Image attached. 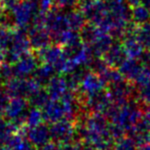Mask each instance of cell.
I'll return each instance as SVG.
<instances>
[{
  "label": "cell",
  "instance_id": "25",
  "mask_svg": "<svg viewBox=\"0 0 150 150\" xmlns=\"http://www.w3.org/2000/svg\"><path fill=\"white\" fill-rule=\"evenodd\" d=\"M135 88V98L139 103H142L144 107H150V81Z\"/></svg>",
  "mask_w": 150,
  "mask_h": 150
},
{
  "label": "cell",
  "instance_id": "21",
  "mask_svg": "<svg viewBox=\"0 0 150 150\" xmlns=\"http://www.w3.org/2000/svg\"><path fill=\"white\" fill-rule=\"evenodd\" d=\"M131 20L136 25L150 22V11L142 4L133 7V10L131 11Z\"/></svg>",
  "mask_w": 150,
  "mask_h": 150
},
{
  "label": "cell",
  "instance_id": "7",
  "mask_svg": "<svg viewBox=\"0 0 150 150\" xmlns=\"http://www.w3.org/2000/svg\"><path fill=\"white\" fill-rule=\"evenodd\" d=\"M105 86V82L99 74L88 72L86 75L84 80H82L77 92L80 93L82 96H89V95L97 93L101 90H104Z\"/></svg>",
  "mask_w": 150,
  "mask_h": 150
},
{
  "label": "cell",
  "instance_id": "10",
  "mask_svg": "<svg viewBox=\"0 0 150 150\" xmlns=\"http://www.w3.org/2000/svg\"><path fill=\"white\" fill-rule=\"evenodd\" d=\"M103 58L106 62L108 66L117 68L127 58V55L125 53L123 44L120 42H115L112 43L109 49L104 54Z\"/></svg>",
  "mask_w": 150,
  "mask_h": 150
},
{
  "label": "cell",
  "instance_id": "5",
  "mask_svg": "<svg viewBox=\"0 0 150 150\" xmlns=\"http://www.w3.org/2000/svg\"><path fill=\"white\" fill-rule=\"evenodd\" d=\"M108 95L110 96L112 102L114 103H122L129 98H131L135 95V86L128 80L124 78L123 80L115 82V83L108 85Z\"/></svg>",
  "mask_w": 150,
  "mask_h": 150
},
{
  "label": "cell",
  "instance_id": "34",
  "mask_svg": "<svg viewBox=\"0 0 150 150\" xmlns=\"http://www.w3.org/2000/svg\"><path fill=\"white\" fill-rule=\"evenodd\" d=\"M140 4H142L145 8H147L150 11V0H140Z\"/></svg>",
  "mask_w": 150,
  "mask_h": 150
},
{
  "label": "cell",
  "instance_id": "24",
  "mask_svg": "<svg viewBox=\"0 0 150 150\" xmlns=\"http://www.w3.org/2000/svg\"><path fill=\"white\" fill-rule=\"evenodd\" d=\"M100 76L102 78V80H104L105 85H109L115 82L121 81L124 80L123 75L120 73L119 69H116L114 67H108L104 72H102L100 74Z\"/></svg>",
  "mask_w": 150,
  "mask_h": 150
},
{
  "label": "cell",
  "instance_id": "4",
  "mask_svg": "<svg viewBox=\"0 0 150 150\" xmlns=\"http://www.w3.org/2000/svg\"><path fill=\"white\" fill-rule=\"evenodd\" d=\"M40 58L37 55L31 54L29 51L22 54L18 60L13 63V76L18 78H27L33 75L35 69L40 65Z\"/></svg>",
  "mask_w": 150,
  "mask_h": 150
},
{
  "label": "cell",
  "instance_id": "14",
  "mask_svg": "<svg viewBox=\"0 0 150 150\" xmlns=\"http://www.w3.org/2000/svg\"><path fill=\"white\" fill-rule=\"evenodd\" d=\"M46 89L50 100H61L69 90L65 78L55 75L50 78L48 85L46 86Z\"/></svg>",
  "mask_w": 150,
  "mask_h": 150
},
{
  "label": "cell",
  "instance_id": "27",
  "mask_svg": "<svg viewBox=\"0 0 150 150\" xmlns=\"http://www.w3.org/2000/svg\"><path fill=\"white\" fill-rule=\"evenodd\" d=\"M13 77V70L11 64L3 61L0 64V85H4Z\"/></svg>",
  "mask_w": 150,
  "mask_h": 150
},
{
  "label": "cell",
  "instance_id": "22",
  "mask_svg": "<svg viewBox=\"0 0 150 150\" xmlns=\"http://www.w3.org/2000/svg\"><path fill=\"white\" fill-rule=\"evenodd\" d=\"M136 37L144 49L150 50V22L137 26Z\"/></svg>",
  "mask_w": 150,
  "mask_h": 150
},
{
  "label": "cell",
  "instance_id": "35",
  "mask_svg": "<svg viewBox=\"0 0 150 150\" xmlns=\"http://www.w3.org/2000/svg\"><path fill=\"white\" fill-rule=\"evenodd\" d=\"M0 150H11L8 146H6V145H4V146H2L1 148H0Z\"/></svg>",
  "mask_w": 150,
  "mask_h": 150
},
{
  "label": "cell",
  "instance_id": "26",
  "mask_svg": "<svg viewBox=\"0 0 150 150\" xmlns=\"http://www.w3.org/2000/svg\"><path fill=\"white\" fill-rule=\"evenodd\" d=\"M137 144L132 137L124 136L115 141L113 145L114 150H136Z\"/></svg>",
  "mask_w": 150,
  "mask_h": 150
},
{
  "label": "cell",
  "instance_id": "30",
  "mask_svg": "<svg viewBox=\"0 0 150 150\" xmlns=\"http://www.w3.org/2000/svg\"><path fill=\"white\" fill-rule=\"evenodd\" d=\"M139 61L144 66L150 69V50L143 51V53H142V55L139 57Z\"/></svg>",
  "mask_w": 150,
  "mask_h": 150
},
{
  "label": "cell",
  "instance_id": "18",
  "mask_svg": "<svg viewBox=\"0 0 150 150\" xmlns=\"http://www.w3.org/2000/svg\"><path fill=\"white\" fill-rule=\"evenodd\" d=\"M67 21H68L69 28L73 31H80V29L85 25L86 17L81 11L73 9L66 10Z\"/></svg>",
  "mask_w": 150,
  "mask_h": 150
},
{
  "label": "cell",
  "instance_id": "32",
  "mask_svg": "<svg viewBox=\"0 0 150 150\" xmlns=\"http://www.w3.org/2000/svg\"><path fill=\"white\" fill-rule=\"evenodd\" d=\"M96 150H114L113 143H106L96 147Z\"/></svg>",
  "mask_w": 150,
  "mask_h": 150
},
{
  "label": "cell",
  "instance_id": "15",
  "mask_svg": "<svg viewBox=\"0 0 150 150\" xmlns=\"http://www.w3.org/2000/svg\"><path fill=\"white\" fill-rule=\"evenodd\" d=\"M88 72L86 71V67L83 65H78L76 68H74L69 73L65 74V80L67 82L69 90H71L73 92H77L80 87L82 80H84L86 75Z\"/></svg>",
  "mask_w": 150,
  "mask_h": 150
},
{
  "label": "cell",
  "instance_id": "13",
  "mask_svg": "<svg viewBox=\"0 0 150 150\" xmlns=\"http://www.w3.org/2000/svg\"><path fill=\"white\" fill-rule=\"evenodd\" d=\"M113 43V37L108 33L101 31L91 44L86 45L94 57H103Z\"/></svg>",
  "mask_w": 150,
  "mask_h": 150
},
{
  "label": "cell",
  "instance_id": "20",
  "mask_svg": "<svg viewBox=\"0 0 150 150\" xmlns=\"http://www.w3.org/2000/svg\"><path fill=\"white\" fill-rule=\"evenodd\" d=\"M50 100V98L48 92H47V89H45L44 87H40L28 98V102L33 107L41 109L48 103Z\"/></svg>",
  "mask_w": 150,
  "mask_h": 150
},
{
  "label": "cell",
  "instance_id": "23",
  "mask_svg": "<svg viewBox=\"0 0 150 150\" xmlns=\"http://www.w3.org/2000/svg\"><path fill=\"white\" fill-rule=\"evenodd\" d=\"M43 121H44V117H43V112L40 108L31 106V108L27 110L26 127H33V126L42 123Z\"/></svg>",
  "mask_w": 150,
  "mask_h": 150
},
{
  "label": "cell",
  "instance_id": "29",
  "mask_svg": "<svg viewBox=\"0 0 150 150\" xmlns=\"http://www.w3.org/2000/svg\"><path fill=\"white\" fill-rule=\"evenodd\" d=\"M10 100V96L7 93L3 85H0V116L4 115L5 109L8 105V102Z\"/></svg>",
  "mask_w": 150,
  "mask_h": 150
},
{
  "label": "cell",
  "instance_id": "16",
  "mask_svg": "<svg viewBox=\"0 0 150 150\" xmlns=\"http://www.w3.org/2000/svg\"><path fill=\"white\" fill-rule=\"evenodd\" d=\"M55 73L57 72L52 66L47 64V63H43L35 69V71L33 73V78H31L40 87H46L50 80V78L55 75Z\"/></svg>",
  "mask_w": 150,
  "mask_h": 150
},
{
  "label": "cell",
  "instance_id": "19",
  "mask_svg": "<svg viewBox=\"0 0 150 150\" xmlns=\"http://www.w3.org/2000/svg\"><path fill=\"white\" fill-rule=\"evenodd\" d=\"M101 30L99 27L96 26L93 23H88V24H85L84 26L80 29V38L81 40L85 43L86 45H89L93 42L96 37L100 34Z\"/></svg>",
  "mask_w": 150,
  "mask_h": 150
},
{
  "label": "cell",
  "instance_id": "33",
  "mask_svg": "<svg viewBox=\"0 0 150 150\" xmlns=\"http://www.w3.org/2000/svg\"><path fill=\"white\" fill-rule=\"evenodd\" d=\"M136 150H150V143L147 141V143L138 144L136 147Z\"/></svg>",
  "mask_w": 150,
  "mask_h": 150
},
{
  "label": "cell",
  "instance_id": "9",
  "mask_svg": "<svg viewBox=\"0 0 150 150\" xmlns=\"http://www.w3.org/2000/svg\"><path fill=\"white\" fill-rule=\"evenodd\" d=\"M42 109L44 121L50 123L66 119L65 105L61 100H50Z\"/></svg>",
  "mask_w": 150,
  "mask_h": 150
},
{
  "label": "cell",
  "instance_id": "28",
  "mask_svg": "<svg viewBox=\"0 0 150 150\" xmlns=\"http://www.w3.org/2000/svg\"><path fill=\"white\" fill-rule=\"evenodd\" d=\"M79 0H53V5L59 9H73L78 5Z\"/></svg>",
  "mask_w": 150,
  "mask_h": 150
},
{
  "label": "cell",
  "instance_id": "17",
  "mask_svg": "<svg viewBox=\"0 0 150 150\" xmlns=\"http://www.w3.org/2000/svg\"><path fill=\"white\" fill-rule=\"evenodd\" d=\"M11 150H35V146L28 140L25 134L21 132L14 133L4 144Z\"/></svg>",
  "mask_w": 150,
  "mask_h": 150
},
{
  "label": "cell",
  "instance_id": "8",
  "mask_svg": "<svg viewBox=\"0 0 150 150\" xmlns=\"http://www.w3.org/2000/svg\"><path fill=\"white\" fill-rule=\"evenodd\" d=\"M26 137L35 147L40 148L50 141V127L43 122L33 127H27Z\"/></svg>",
  "mask_w": 150,
  "mask_h": 150
},
{
  "label": "cell",
  "instance_id": "11",
  "mask_svg": "<svg viewBox=\"0 0 150 150\" xmlns=\"http://www.w3.org/2000/svg\"><path fill=\"white\" fill-rule=\"evenodd\" d=\"M28 105H29V102L25 98L13 97V98L8 102L4 115H5L6 119L9 121L16 120L26 113Z\"/></svg>",
  "mask_w": 150,
  "mask_h": 150
},
{
  "label": "cell",
  "instance_id": "2",
  "mask_svg": "<svg viewBox=\"0 0 150 150\" xmlns=\"http://www.w3.org/2000/svg\"><path fill=\"white\" fill-rule=\"evenodd\" d=\"M50 140L58 144H63L73 141L76 135L75 122L63 119L53 122L50 127Z\"/></svg>",
  "mask_w": 150,
  "mask_h": 150
},
{
  "label": "cell",
  "instance_id": "3",
  "mask_svg": "<svg viewBox=\"0 0 150 150\" xmlns=\"http://www.w3.org/2000/svg\"><path fill=\"white\" fill-rule=\"evenodd\" d=\"M37 56L44 63L52 66L57 73H64L68 58L65 57L61 46L56 44L55 46L50 45L45 47L41 50H38Z\"/></svg>",
  "mask_w": 150,
  "mask_h": 150
},
{
  "label": "cell",
  "instance_id": "31",
  "mask_svg": "<svg viewBox=\"0 0 150 150\" xmlns=\"http://www.w3.org/2000/svg\"><path fill=\"white\" fill-rule=\"evenodd\" d=\"M40 150H63L61 144H58L56 143H49L46 144L45 145H43L42 147H40Z\"/></svg>",
  "mask_w": 150,
  "mask_h": 150
},
{
  "label": "cell",
  "instance_id": "6",
  "mask_svg": "<svg viewBox=\"0 0 150 150\" xmlns=\"http://www.w3.org/2000/svg\"><path fill=\"white\" fill-rule=\"evenodd\" d=\"M30 45L34 50H41L48 47L51 43V35L43 24H34L28 33Z\"/></svg>",
  "mask_w": 150,
  "mask_h": 150
},
{
  "label": "cell",
  "instance_id": "1",
  "mask_svg": "<svg viewBox=\"0 0 150 150\" xmlns=\"http://www.w3.org/2000/svg\"><path fill=\"white\" fill-rule=\"evenodd\" d=\"M10 97H22L28 98L33 92L40 88L33 78H11L3 85Z\"/></svg>",
  "mask_w": 150,
  "mask_h": 150
},
{
  "label": "cell",
  "instance_id": "12",
  "mask_svg": "<svg viewBox=\"0 0 150 150\" xmlns=\"http://www.w3.org/2000/svg\"><path fill=\"white\" fill-rule=\"evenodd\" d=\"M144 67V66L140 61L137 60V58L130 57L126 58L118 68H119L120 73L123 75L124 78L133 83L142 72Z\"/></svg>",
  "mask_w": 150,
  "mask_h": 150
}]
</instances>
